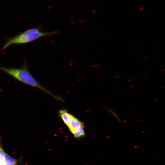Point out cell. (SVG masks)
<instances>
[{"label":"cell","mask_w":165,"mask_h":165,"mask_svg":"<svg viewBox=\"0 0 165 165\" xmlns=\"http://www.w3.org/2000/svg\"><path fill=\"white\" fill-rule=\"evenodd\" d=\"M0 70L26 85L42 90L57 101L62 102L64 101L61 97L54 95L50 91L41 85L37 81L29 71L26 60L24 61L21 68H7L0 66Z\"/></svg>","instance_id":"cell-1"},{"label":"cell","mask_w":165,"mask_h":165,"mask_svg":"<svg viewBox=\"0 0 165 165\" xmlns=\"http://www.w3.org/2000/svg\"><path fill=\"white\" fill-rule=\"evenodd\" d=\"M60 32L57 30L51 32H44L43 26L40 25L37 28L29 29L20 33L17 35L8 39L1 49L0 52L4 50L9 46L14 44L28 43L44 37L57 35Z\"/></svg>","instance_id":"cell-2"},{"label":"cell","mask_w":165,"mask_h":165,"mask_svg":"<svg viewBox=\"0 0 165 165\" xmlns=\"http://www.w3.org/2000/svg\"><path fill=\"white\" fill-rule=\"evenodd\" d=\"M83 125H84L83 122L71 114L70 121L68 127L72 133L79 127Z\"/></svg>","instance_id":"cell-3"},{"label":"cell","mask_w":165,"mask_h":165,"mask_svg":"<svg viewBox=\"0 0 165 165\" xmlns=\"http://www.w3.org/2000/svg\"><path fill=\"white\" fill-rule=\"evenodd\" d=\"M23 157L16 159L10 156L5 152L3 165H17L22 163Z\"/></svg>","instance_id":"cell-4"},{"label":"cell","mask_w":165,"mask_h":165,"mask_svg":"<svg viewBox=\"0 0 165 165\" xmlns=\"http://www.w3.org/2000/svg\"><path fill=\"white\" fill-rule=\"evenodd\" d=\"M59 115L64 123L68 127L69 125L71 114L65 109H60L58 111Z\"/></svg>","instance_id":"cell-5"},{"label":"cell","mask_w":165,"mask_h":165,"mask_svg":"<svg viewBox=\"0 0 165 165\" xmlns=\"http://www.w3.org/2000/svg\"><path fill=\"white\" fill-rule=\"evenodd\" d=\"M85 125L80 126L76 129L72 133L75 138H80L85 136L84 131Z\"/></svg>","instance_id":"cell-6"},{"label":"cell","mask_w":165,"mask_h":165,"mask_svg":"<svg viewBox=\"0 0 165 165\" xmlns=\"http://www.w3.org/2000/svg\"><path fill=\"white\" fill-rule=\"evenodd\" d=\"M2 139L0 136V165H3L5 152L3 147Z\"/></svg>","instance_id":"cell-7"},{"label":"cell","mask_w":165,"mask_h":165,"mask_svg":"<svg viewBox=\"0 0 165 165\" xmlns=\"http://www.w3.org/2000/svg\"><path fill=\"white\" fill-rule=\"evenodd\" d=\"M108 111H109V112L111 113H112V114L114 115V116H115L118 119V120H119V122L120 121V120H119V119H118V117L116 115V113H115L113 111H112L111 110L108 109Z\"/></svg>","instance_id":"cell-8"},{"label":"cell","mask_w":165,"mask_h":165,"mask_svg":"<svg viewBox=\"0 0 165 165\" xmlns=\"http://www.w3.org/2000/svg\"><path fill=\"white\" fill-rule=\"evenodd\" d=\"M148 59V57H145L144 58L143 60H146Z\"/></svg>","instance_id":"cell-9"},{"label":"cell","mask_w":165,"mask_h":165,"mask_svg":"<svg viewBox=\"0 0 165 165\" xmlns=\"http://www.w3.org/2000/svg\"><path fill=\"white\" fill-rule=\"evenodd\" d=\"M138 48V46H136L134 47V49H137Z\"/></svg>","instance_id":"cell-10"},{"label":"cell","mask_w":165,"mask_h":165,"mask_svg":"<svg viewBox=\"0 0 165 165\" xmlns=\"http://www.w3.org/2000/svg\"><path fill=\"white\" fill-rule=\"evenodd\" d=\"M156 58H157V57H153V59L154 60H155L156 59Z\"/></svg>","instance_id":"cell-11"},{"label":"cell","mask_w":165,"mask_h":165,"mask_svg":"<svg viewBox=\"0 0 165 165\" xmlns=\"http://www.w3.org/2000/svg\"><path fill=\"white\" fill-rule=\"evenodd\" d=\"M156 46H153V49H155L156 48Z\"/></svg>","instance_id":"cell-12"},{"label":"cell","mask_w":165,"mask_h":165,"mask_svg":"<svg viewBox=\"0 0 165 165\" xmlns=\"http://www.w3.org/2000/svg\"><path fill=\"white\" fill-rule=\"evenodd\" d=\"M165 70V69L164 68L163 69H162L161 70V71H163Z\"/></svg>","instance_id":"cell-13"},{"label":"cell","mask_w":165,"mask_h":165,"mask_svg":"<svg viewBox=\"0 0 165 165\" xmlns=\"http://www.w3.org/2000/svg\"><path fill=\"white\" fill-rule=\"evenodd\" d=\"M143 54V53L142 52L140 54V55H142Z\"/></svg>","instance_id":"cell-14"},{"label":"cell","mask_w":165,"mask_h":165,"mask_svg":"<svg viewBox=\"0 0 165 165\" xmlns=\"http://www.w3.org/2000/svg\"><path fill=\"white\" fill-rule=\"evenodd\" d=\"M148 72L147 71V72H145V74H146V73H147Z\"/></svg>","instance_id":"cell-15"}]
</instances>
